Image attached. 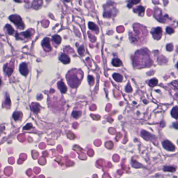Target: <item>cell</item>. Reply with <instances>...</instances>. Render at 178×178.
<instances>
[{"mask_svg": "<svg viewBox=\"0 0 178 178\" xmlns=\"http://www.w3.org/2000/svg\"><path fill=\"white\" fill-rule=\"evenodd\" d=\"M74 72V70L67 75V79L68 80V83L71 87L75 88L77 87L81 82L82 78V72L81 71H78V72Z\"/></svg>", "mask_w": 178, "mask_h": 178, "instance_id": "6da1fadb", "label": "cell"}, {"mask_svg": "<svg viewBox=\"0 0 178 178\" xmlns=\"http://www.w3.org/2000/svg\"><path fill=\"white\" fill-rule=\"evenodd\" d=\"M10 19L12 22L14 23L16 25L20 28L21 29H23L24 28V24L23 23L21 18L18 15H12L10 17Z\"/></svg>", "mask_w": 178, "mask_h": 178, "instance_id": "7a4b0ae2", "label": "cell"}, {"mask_svg": "<svg viewBox=\"0 0 178 178\" xmlns=\"http://www.w3.org/2000/svg\"><path fill=\"white\" fill-rule=\"evenodd\" d=\"M151 33L154 39L156 40H159L161 37L162 29L160 27L156 28L153 29L151 31Z\"/></svg>", "mask_w": 178, "mask_h": 178, "instance_id": "3957f363", "label": "cell"}, {"mask_svg": "<svg viewBox=\"0 0 178 178\" xmlns=\"http://www.w3.org/2000/svg\"><path fill=\"white\" fill-rule=\"evenodd\" d=\"M162 145H163V147L166 149H167V151H174L175 150V147L173 145V144L168 140L164 141L162 142Z\"/></svg>", "mask_w": 178, "mask_h": 178, "instance_id": "277c9868", "label": "cell"}, {"mask_svg": "<svg viewBox=\"0 0 178 178\" xmlns=\"http://www.w3.org/2000/svg\"><path fill=\"white\" fill-rule=\"evenodd\" d=\"M42 47H43L44 50L47 51V52H50L51 51L52 48L50 45V39L48 38H45L42 41Z\"/></svg>", "mask_w": 178, "mask_h": 178, "instance_id": "5b68a950", "label": "cell"}, {"mask_svg": "<svg viewBox=\"0 0 178 178\" xmlns=\"http://www.w3.org/2000/svg\"><path fill=\"white\" fill-rule=\"evenodd\" d=\"M19 71L21 74L24 76H26L28 74L29 70L28 69V67L26 63H23L20 64L19 67Z\"/></svg>", "mask_w": 178, "mask_h": 178, "instance_id": "8992f818", "label": "cell"}, {"mask_svg": "<svg viewBox=\"0 0 178 178\" xmlns=\"http://www.w3.org/2000/svg\"><path fill=\"white\" fill-rule=\"evenodd\" d=\"M60 60L64 64H67L70 63V58L68 56H67V55L65 54H62L59 57Z\"/></svg>", "mask_w": 178, "mask_h": 178, "instance_id": "52a82bcc", "label": "cell"}, {"mask_svg": "<svg viewBox=\"0 0 178 178\" xmlns=\"http://www.w3.org/2000/svg\"><path fill=\"white\" fill-rule=\"evenodd\" d=\"M58 87L60 90L61 92L63 93H65L67 91V88L65 83L63 81H59L57 83Z\"/></svg>", "mask_w": 178, "mask_h": 178, "instance_id": "ba28073f", "label": "cell"}, {"mask_svg": "<svg viewBox=\"0 0 178 178\" xmlns=\"http://www.w3.org/2000/svg\"><path fill=\"white\" fill-rule=\"evenodd\" d=\"M141 134H142V136L146 140H153V139H154V136H152V134L149 133L148 132H147L146 131H143L141 132Z\"/></svg>", "mask_w": 178, "mask_h": 178, "instance_id": "9c48e42d", "label": "cell"}, {"mask_svg": "<svg viewBox=\"0 0 178 178\" xmlns=\"http://www.w3.org/2000/svg\"><path fill=\"white\" fill-rule=\"evenodd\" d=\"M31 108L32 111L36 113H39L40 110V105L38 103H32L31 104Z\"/></svg>", "mask_w": 178, "mask_h": 178, "instance_id": "30bf717a", "label": "cell"}, {"mask_svg": "<svg viewBox=\"0 0 178 178\" xmlns=\"http://www.w3.org/2000/svg\"><path fill=\"white\" fill-rule=\"evenodd\" d=\"M13 68L9 66L8 64L4 66V71L8 76H10L12 75V73L13 72Z\"/></svg>", "mask_w": 178, "mask_h": 178, "instance_id": "8fae6325", "label": "cell"}, {"mask_svg": "<svg viewBox=\"0 0 178 178\" xmlns=\"http://www.w3.org/2000/svg\"><path fill=\"white\" fill-rule=\"evenodd\" d=\"M171 115L175 119H178V107H174L171 111Z\"/></svg>", "mask_w": 178, "mask_h": 178, "instance_id": "7c38bea8", "label": "cell"}, {"mask_svg": "<svg viewBox=\"0 0 178 178\" xmlns=\"http://www.w3.org/2000/svg\"><path fill=\"white\" fill-rule=\"evenodd\" d=\"M89 27L91 30H93V31H95L96 33H99V29H98V27L93 23H89Z\"/></svg>", "mask_w": 178, "mask_h": 178, "instance_id": "4fadbf2b", "label": "cell"}, {"mask_svg": "<svg viewBox=\"0 0 178 178\" xmlns=\"http://www.w3.org/2000/svg\"><path fill=\"white\" fill-rule=\"evenodd\" d=\"M134 12H136V13L139 14V15L142 16L144 14V8L143 6H139L137 7L136 9H135Z\"/></svg>", "mask_w": 178, "mask_h": 178, "instance_id": "5bb4252c", "label": "cell"}, {"mask_svg": "<svg viewBox=\"0 0 178 178\" xmlns=\"http://www.w3.org/2000/svg\"><path fill=\"white\" fill-rule=\"evenodd\" d=\"M52 40H53L54 44H56L57 45H58L60 44V43L61 42V38L59 36L55 35L53 36V39H52Z\"/></svg>", "mask_w": 178, "mask_h": 178, "instance_id": "9a60e30c", "label": "cell"}, {"mask_svg": "<svg viewBox=\"0 0 178 178\" xmlns=\"http://www.w3.org/2000/svg\"><path fill=\"white\" fill-rule=\"evenodd\" d=\"M21 117H22V113L19 112H15L13 114V118L14 119V120L16 121L19 120V119L21 118Z\"/></svg>", "mask_w": 178, "mask_h": 178, "instance_id": "2e32d148", "label": "cell"}, {"mask_svg": "<svg viewBox=\"0 0 178 178\" xmlns=\"http://www.w3.org/2000/svg\"><path fill=\"white\" fill-rule=\"evenodd\" d=\"M113 78L116 81H117V82L122 81V79H123L122 78V76L117 73H115L113 75Z\"/></svg>", "mask_w": 178, "mask_h": 178, "instance_id": "e0dca14e", "label": "cell"}, {"mask_svg": "<svg viewBox=\"0 0 178 178\" xmlns=\"http://www.w3.org/2000/svg\"><path fill=\"white\" fill-rule=\"evenodd\" d=\"M112 64L114 66L119 67V66H120L121 65L122 63H121V62L120 61V59H118V58H115V59H113V60Z\"/></svg>", "mask_w": 178, "mask_h": 178, "instance_id": "ac0fdd59", "label": "cell"}, {"mask_svg": "<svg viewBox=\"0 0 178 178\" xmlns=\"http://www.w3.org/2000/svg\"><path fill=\"white\" fill-rule=\"evenodd\" d=\"M5 28H6L7 30V32L9 35H11L12 34H13V33L14 32V30L13 28V27L10 26V24H7V25L6 26Z\"/></svg>", "mask_w": 178, "mask_h": 178, "instance_id": "d6986e66", "label": "cell"}, {"mask_svg": "<svg viewBox=\"0 0 178 178\" xmlns=\"http://www.w3.org/2000/svg\"><path fill=\"white\" fill-rule=\"evenodd\" d=\"M11 105V102L10 97H9V96L6 97V99H5V102H4V106L6 107L7 108H8H8H10Z\"/></svg>", "mask_w": 178, "mask_h": 178, "instance_id": "ffe728a7", "label": "cell"}, {"mask_svg": "<svg viewBox=\"0 0 178 178\" xmlns=\"http://www.w3.org/2000/svg\"><path fill=\"white\" fill-rule=\"evenodd\" d=\"M21 35H22L25 38H29L30 37H31V36H32V32L29 31V30H27L26 32H23L21 33Z\"/></svg>", "mask_w": 178, "mask_h": 178, "instance_id": "44dd1931", "label": "cell"}, {"mask_svg": "<svg viewBox=\"0 0 178 178\" xmlns=\"http://www.w3.org/2000/svg\"><path fill=\"white\" fill-rule=\"evenodd\" d=\"M148 83L151 87H154V86H155L157 84L158 81L156 79H152L151 80H149Z\"/></svg>", "mask_w": 178, "mask_h": 178, "instance_id": "7402d4cb", "label": "cell"}, {"mask_svg": "<svg viewBox=\"0 0 178 178\" xmlns=\"http://www.w3.org/2000/svg\"><path fill=\"white\" fill-rule=\"evenodd\" d=\"M72 115L73 117L75 118L76 119L79 118L81 115V112L78 111H73L72 113Z\"/></svg>", "mask_w": 178, "mask_h": 178, "instance_id": "603a6c76", "label": "cell"}, {"mask_svg": "<svg viewBox=\"0 0 178 178\" xmlns=\"http://www.w3.org/2000/svg\"><path fill=\"white\" fill-rule=\"evenodd\" d=\"M140 2V0H131V1H130L129 3L128 6V7H131L133 6V5L139 3Z\"/></svg>", "mask_w": 178, "mask_h": 178, "instance_id": "cb8c5ba5", "label": "cell"}, {"mask_svg": "<svg viewBox=\"0 0 178 178\" xmlns=\"http://www.w3.org/2000/svg\"><path fill=\"white\" fill-rule=\"evenodd\" d=\"M164 170L165 171H169V172H173L175 170H176V169H175L174 167H168V166H166V167H165L164 168Z\"/></svg>", "mask_w": 178, "mask_h": 178, "instance_id": "d4e9b609", "label": "cell"}, {"mask_svg": "<svg viewBox=\"0 0 178 178\" xmlns=\"http://www.w3.org/2000/svg\"><path fill=\"white\" fill-rule=\"evenodd\" d=\"M84 52H85V51H84V47L83 45L81 46V47L78 48L79 54L80 55H83L84 53Z\"/></svg>", "mask_w": 178, "mask_h": 178, "instance_id": "484cf974", "label": "cell"}, {"mask_svg": "<svg viewBox=\"0 0 178 178\" xmlns=\"http://www.w3.org/2000/svg\"><path fill=\"white\" fill-rule=\"evenodd\" d=\"M88 80H89V82L91 85H92L94 83V79L92 76H89L88 77Z\"/></svg>", "mask_w": 178, "mask_h": 178, "instance_id": "4316f807", "label": "cell"}, {"mask_svg": "<svg viewBox=\"0 0 178 178\" xmlns=\"http://www.w3.org/2000/svg\"><path fill=\"white\" fill-rule=\"evenodd\" d=\"M167 32L168 33V34H172V33H173L174 32V30L172 28H171L170 27H167Z\"/></svg>", "mask_w": 178, "mask_h": 178, "instance_id": "83f0119b", "label": "cell"}, {"mask_svg": "<svg viewBox=\"0 0 178 178\" xmlns=\"http://www.w3.org/2000/svg\"><path fill=\"white\" fill-rule=\"evenodd\" d=\"M32 128V125L31 124H27L26 125V126L24 128V130H28Z\"/></svg>", "mask_w": 178, "mask_h": 178, "instance_id": "f1b7e54d", "label": "cell"}, {"mask_svg": "<svg viewBox=\"0 0 178 178\" xmlns=\"http://www.w3.org/2000/svg\"><path fill=\"white\" fill-rule=\"evenodd\" d=\"M173 50V45L172 44H169L167 45V50L168 51H171Z\"/></svg>", "mask_w": 178, "mask_h": 178, "instance_id": "f546056e", "label": "cell"}, {"mask_svg": "<svg viewBox=\"0 0 178 178\" xmlns=\"http://www.w3.org/2000/svg\"><path fill=\"white\" fill-rule=\"evenodd\" d=\"M125 90H126V91L127 92H130L132 91V88L130 86V84H128V85L126 87V88H125Z\"/></svg>", "mask_w": 178, "mask_h": 178, "instance_id": "4dcf8cb0", "label": "cell"}, {"mask_svg": "<svg viewBox=\"0 0 178 178\" xmlns=\"http://www.w3.org/2000/svg\"><path fill=\"white\" fill-rule=\"evenodd\" d=\"M91 117H93V119H95V120H99V119H98V118H100V117L99 116H97V115H91Z\"/></svg>", "mask_w": 178, "mask_h": 178, "instance_id": "1f68e13d", "label": "cell"}, {"mask_svg": "<svg viewBox=\"0 0 178 178\" xmlns=\"http://www.w3.org/2000/svg\"><path fill=\"white\" fill-rule=\"evenodd\" d=\"M173 125L175 128L178 129V122H175V123H174L173 124Z\"/></svg>", "mask_w": 178, "mask_h": 178, "instance_id": "d6a6232c", "label": "cell"}, {"mask_svg": "<svg viewBox=\"0 0 178 178\" xmlns=\"http://www.w3.org/2000/svg\"><path fill=\"white\" fill-rule=\"evenodd\" d=\"M15 1H16V2H21V0H15Z\"/></svg>", "mask_w": 178, "mask_h": 178, "instance_id": "836d02e7", "label": "cell"}, {"mask_svg": "<svg viewBox=\"0 0 178 178\" xmlns=\"http://www.w3.org/2000/svg\"><path fill=\"white\" fill-rule=\"evenodd\" d=\"M1 84H2V80H1V79H0V86L1 85Z\"/></svg>", "mask_w": 178, "mask_h": 178, "instance_id": "e575fe53", "label": "cell"}, {"mask_svg": "<svg viewBox=\"0 0 178 178\" xmlns=\"http://www.w3.org/2000/svg\"><path fill=\"white\" fill-rule=\"evenodd\" d=\"M65 1H66V2H69L70 1V0H65Z\"/></svg>", "mask_w": 178, "mask_h": 178, "instance_id": "d590c367", "label": "cell"}, {"mask_svg": "<svg viewBox=\"0 0 178 178\" xmlns=\"http://www.w3.org/2000/svg\"><path fill=\"white\" fill-rule=\"evenodd\" d=\"M177 67L178 68V63H177Z\"/></svg>", "mask_w": 178, "mask_h": 178, "instance_id": "8d00e7d4", "label": "cell"}]
</instances>
